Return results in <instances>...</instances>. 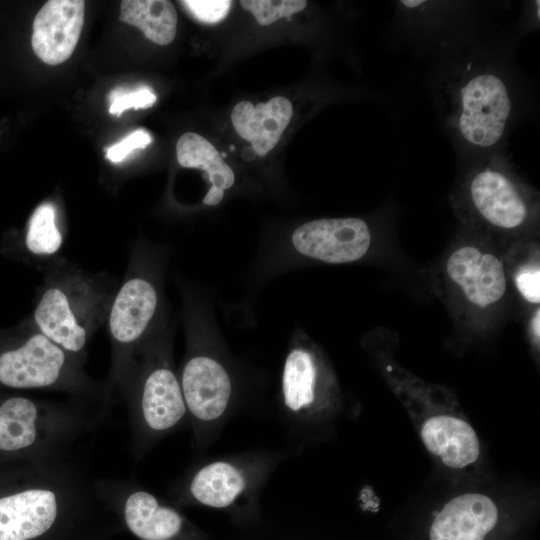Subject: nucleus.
<instances>
[{"label":"nucleus","instance_id":"obj_1","mask_svg":"<svg viewBox=\"0 0 540 540\" xmlns=\"http://www.w3.org/2000/svg\"><path fill=\"white\" fill-rule=\"evenodd\" d=\"M453 125L471 146L490 148L502 138L512 110L506 83L495 73L483 71L460 86Z\"/></svg>","mask_w":540,"mask_h":540},{"label":"nucleus","instance_id":"obj_6","mask_svg":"<svg viewBox=\"0 0 540 540\" xmlns=\"http://www.w3.org/2000/svg\"><path fill=\"white\" fill-rule=\"evenodd\" d=\"M446 267L450 279L478 307L496 303L506 291L503 263L491 253H484L473 246H463L451 254Z\"/></svg>","mask_w":540,"mask_h":540},{"label":"nucleus","instance_id":"obj_3","mask_svg":"<svg viewBox=\"0 0 540 540\" xmlns=\"http://www.w3.org/2000/svg\"><path fill=\"white\" fill-rule=\"evenodd\" d=\"M85 2L50 0L33 22L32 48L48 65H58L72 55L84 23Z\"/></svg>","mask_w":540,"mask_h":540},{"label":"nucleus","instance_id":"obj_10","mask_svg":"<svg viewBox=\"0 0 540 540\" xmlns=\"http://www.w3.org/2000/svg\"><path fill=\"white\" fill-rule=\"evenodd\" d=\"M293 114L291 102L281 96L253 105L241 101L231 112L232 124L240 137L249 141L259 156H265L278 143Z\"/></svg>","mask_w":540,"mask_h":540},{"label":"nucleus","instance_id":"obj_21","mask_svg":"<svg viewBox=\"0 0 540 540\" xmlns=\"http://www.w3.org/2000/svg\"><path fill=\"white\" fill-rule=\"evenodd\" d=\"M55 216V208L50 203L41 204L33 212L26 235V246L31 252L51 254L59 249L62 237Z\"/></svg>","mask_w":540,"mask_h":540},{"label":"nucleus","instance_id":"obj_13","mask_svg":"<svg viewBox=\"0 0 540 540\" xmlns=\"http://www.w3.org/2000/svg\"><path fill=\"white\" fill-rule=\"evenodd\" d=\"M320 368L313 350L303 341H294L283 365L281 392L285 407L292 413L311 408L318 394Z\"/></svg>","mask_w":540,"mask_h":540},{"label":"nucleus","instance_id":"obj_23","mask_svg":"<svg viewBox=\"0 0 540 540\" xmlns=\"http://www.w3.org/2000/svg\"><path fill=\"white\" fill-rule=\"evenodd\" d=\"M111 114L120 116L121 113L130 108H148L156 102V95L147 87L137 90L127 91L125 89H116L109 96Z\"/></svg>","mask_w":540,"mask_h":540},{"label":"nucleus","instance_id":"obj_14","mask_svg":"<svg viewBox=\"0 0 540 540\" xmlns=\"http://www.w3.org/2000/svg\"><path fill=\"white\" fill-rule=\"evenodd\" d=\"M176 152L182 167L198 168L207 173L211 188L203 203L210 206L219 204L225 190L233 186L235 176L217 149L201 135L187 132L177 141Z\"/></svg>","mask_w":540,"mask_h":540},{"label":"nucleus","instance_id":"obj_26","mask_svg":"<svg viewBox=\"0 0 540 540\" xmlns=\"http://www.w3.org/2000/svg\"><path fill=\"white\" fill-rule=\"evenodd\" d=\"M516 286L521 295L534 304L540 302V269L538 265H526L516 274Z\"/></svg>","mask_w":540,"mask_h":540},{"label":"nucleus","instance_id":"obj_27","mask_svg":"<svg viewBox=\"0 0 540 540\" xmlns=\"http://www.w3.org/2000/svg\"><path fill=\"white\" fill-rule=\"evenodd\" d=\"M540 311L539 309L536 311V314L533 318V322H532V329H533V334L535 335V337L537 338V340H539V336H540Z\"/></svg>","mask_w":540,"mask_h":540},{"label":"nucleus","instance_id":"obj_24","mask_svg":"<svg viewBox=\"0 0 540 540\" xmlns=\"http://www.w3.org/2000/svg\"><path fill=\"white\" fill-rule=\"evenodd\" d=\"M181 4L199 21L213 24L223 20L229 13V0H185Z\"/></svg>","mask_w":540,"mask_h":540},{"label":"nucleus","instance_id":"obj_11","mask_svg":"<svg viewBox=\"0 0 540 540\" xmlns=\"http://www.w3.org/2000/svg\"><path fill=\"white\" fill-rule=\"evenodd\" d=\"M158 304L155 287L146 279L128 280L119 290L110 313L113 337L124 343L136 340L152 320Z\"/></svg>","mask_w":540,"mask_h":540},{"label":"nucleus","instance_id":"obj_5","mask_svg":"<svg viewBox=\"0 0 540 540\" xmlns=\"http://www.w3.org/2000/svg\"><path fill=\"white\" fill-rule=\"evenodd\" d=\"M181 389L190 412L201 421L211 422L228 408L232 382L227 369L217 358L203 354L186 363Z\"/></svg>","mask_w":540,"mask_h":540},{"label":"nucleus","instance_id":"obj_16","mask_svg":"<svg viewBox=\"0 0 540 540\" xmlns=\"http://www.w3.org/2000/svg\"><path fill=\"white\" fill-rule=\"evenodd\" d=\"M128 528L143 540H168L181 529L182 519L173 509L162 507L150 493L131 494L125 504Z\"/></svg>","mask_w":540,"mask_h":540},{"label":"nucleus","instance_id":"obj_2","mask_svg":"<svg viewBox=\"0 0 540 540\" xmlns=\"http://www.w3.org/2000/svg\"><path fill=\"white\" fill-rule=\"evenodd\" d=\"M370 244V229L360 218L308 221L290 237V248L295 254L329 264L358 261L366 255Z\"/></svg>","mask_w":540,"mask_h":540},{"label":"nucleus","instance_id":"obj_15","mask_svg":"<svg viewBox=\"0 0 540 540\" xmlns=\"http://www.w3.org/2000/svg\"><path fill=\"white\" fill-rule=\"evenodd\" d=\"M142 411L148 426L156 431L173 427L184 416L182 389L171 370L158 368L148 376L143 388Z\"/></svg>","mask_w":540,"mask_h":540},{"label":"nucleus","instance_id":"obj_20","mask_svg":"<svg viewBox=\"0 0 540 540\" xmlns=\"http://www.w3.org/2000/svg\"><path fill=\"white\" fill-rule=\"evenodd\" d=\"M37 409L26 398L15 397L0 406V449L19 450L36 439Z\"/></svg>","mask_w":540,"mask_h":540},{"label":"nucleus","instance_id":"obj_8","mask_svg":"<svg viewBox=\"0 0 540 540\" xmlns=\"http://www.w3.org/2000/svg\"><path fill=\"white\" fill-rule=\"evenodd\" d=\"M57 515L56 496L44 489L0 498V540H30L44 534Z\"/></svg>","mask_w":540,"mask_h":540},{"label":"nucleus","instance_id":"obj_9","mask_svg":"<svg viewBox=\"0 0 540 540\" xmlns=\"http://www.w3.org/2000/svg\"><path fill=\"white\" fill-rule=\"evenodd\" d=\"M497 519V508L489 497L460 495L438 513L430 528V540H484Z\"/></svg>","mask_w":540,"mask_h":540},{"label":"nucleus","instance_id":"obj_22","mask_svg":"<svg viewBox=\"0 0 540 540\" xmlns=\"http://www.w3.org/2000/svg\"><path fill=\"white\" fill-rule=\"evenodd\" d=\"M241 6L251 12L260 25H270L282 17L302 11L307 6L304 0H242Z\"/></svg>","mask_w":540,"mask_h":540},{"label":"nucleus","instance_id":"obj_17","mask_svg":"<svg viewBox=\"0 0 540 540\" xmlns=\"http://www.w3.org/2000/svg\"><path fill=\"white\" fill-rule=\"evenodd\" d=\"M35 321L45 337L70 351L85 344L86 332L71 311L67 297L57 288L47 290L36 310Z\"/></svg>","mask_w":540,"mask_h":540},{"label":"nucleus","instance_id":"obj_19","mask_svg":"<svg viewBox=\"0 0 540 540\" xmlns=\"http://www.w3.org/2000/svg\"><path fill=\"white\" fill-rule=\"evenodd\" d=\"M119 19L136 26L149 40L159 45L171 43L176 35L177 13L167 0H124Z\"/></svg>","mask_w":540,"mask_h":540},{"label":"nucleus","instance_id":"obj_4","mask_svg":"<svg viewBox=\"0 0 540 540\" xmlns=\"http://www.w3.org/2000/svg\"><path fill=\"white\" fill-rule=\"evenodd\" d=\"M469 195L475 211L494 227L515 229L528 218V203L520 188L494 165H487L473 175Z\"/></svg>","mask_w":540,"mask_h":540},{"label":"nucleus","instance_id":"obj_18","mask_svg":"<svg viewBox=\"0 0 540 540\" xmlns=\"http://www.w3.org/2000/svg\"><path fill=\"white\" fill-rule=\"evenodd\" d=\"M245 487L246 479L236 466L218 461L204 466L196 473L190 491L200 503L224 508L232 504Z\"/></svg>","mask_w":540,"mask_h":540},{"label":"nucleus","instance_id":"obj_7","mask_svg":"<svg viewBox=\"0 0 540 540\" xmlns=\"http://www.w3.org/2000/svg\"><path fill=\"white\" fill-rule=\"evenodd\" d=\"M65 361L64 352L43 334L0 356V382L14 388H36L53 384Z\"/></svg>","mask_w":540,"mask_h":540},{"label":"nucleus","instance_id":"obj_25","mask_svg":"<svg viewBox=\"0 0 540 540\" xmlns=\"http://www.w3.org/2000/svg\"><path fill=\"white\" fill-rule=\"evenodd\" d=\"M152 142L151 135L144 130H136L129 134L119 143L111 146L106 153V158L117 163L125 159L132 151L143 149Z\"/></svg>","mask_w":540,"mask_h":540},{"label":"nucleus","instance_id":"obj_12","mask_svg":"<svg viewBox=\"0 0 540 540\" xmlns=\"http://www.w3.org/2000/svg\"><path fill=\"white\" fill-rule=\"evenodd\" d=\"M421 437L426 448L451 468H463L479 456L480 446L473 428L451 416H435L425 421Z\"/></svg>","mask_w":540,"mask_h":540}]
</instances>
